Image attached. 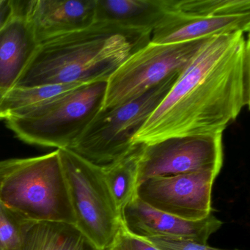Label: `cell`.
<instances>
[{
  "label": "cell",
  "instance_id": "10",
  "mask_svg": "<svg viewBox=\"0 0 250 250\" xmlns=\"http://www.w3.org/2000/svg\"><path fill=\"white\" fill-rule=\"evenodd\" d=\"M121 218L130 232L143 238L164 237L203 244L222 225L212 213L202 220H187L153 208L137 197L124 208Z\"/></svg>",
  "mask_w": 250,
  "mask_h": 250
},
{
  "label": "cell",
  "instance_id": "11",
  "mask_svg": "<svg viewBox=\"0 0 250 250\" xmlns=\"http://www.w3.org/2000/svg\"><path fill=\"white\" fill-rule=\"evenodd\" d=\"M21 5L39 44L96 21V0H32Z\"/></svg>",
  "mask_w": 250,
  "mask_h": 250
},
{
  "label": "cell",
  "instance_id": "20",
  "mask_svg": "<svg viewBox=\"0 0 250 250\" xmlns=\"http://www.w3.org/2000/svg\"><path fill=\"white\" fill-rule=\"evenodd\" d=\"M104 250H161L150 241L130 232L121 221L109 245Z\"/></svg>",
  "mask_w": 250,
  "mask_h": 250
},
{
  "label": "cell",
  "instance_id": "5",
  "mask_svg": "<svg viewBox=\"0 0 250 250\" xmlns=\"http://www.w3.org/2000/svg\"><path fill=\"white\" fill-rule=\"evenodd\" d=\"M106 82L80 86L25 116L5 120L17 138L27 144L70 148L100 110Z\"/></svg>",
  "mask_w": 250,
  "mask_h": 250
},
{
  "label": "cell",
  "instance_id": "14",
  "mask_svg": "<svg viewBox=\"0 0 250 250\" xmlns=\"http://www.w3.org/2000/svg\"><path fill=\"white\" fill-rule=\"evenodd\" d=\"M169 5V0H96V21L150 37Z\"/></svg>",
  "mask_w": 250,
  "mask_h": 250
},
{
  "label": "cell",
  "instance_id": "3",
  "mask_svg": "<svg viewBox=\"0 0 250 250\" xmlns=\"http://www.w3.org/2000/svg\"><path fill=\"white\" fill-rule=\"evenodd\" d=\"M0 201L28 220L75 225L58 150L0 161Z\"/></svg>",
  "mask_w": 250,
  "mask_h": 250
},
{
  "label": "cell",
  "instance_id": "4",
  "mask_svg": "<svg viewBox=\"0 0 250 250\" xmlns=\"http://www.w3.org/2000/svg\"><path fill=\"white\" fill-rule=\"evenodd\" d=\"M180 73L172 74L134 100L99 111L68 149L100 167L124 157L134 147L133 137L167 96Z\"/></svg>",
  "mask_w": 250,
  "mask_h": 250
},
{
  "label": "cell",
  "instance_id": "9",
  "mask_svg": "<svg viewBox=\"0 0 250 250\" xmlns=\"http://www.w3.org/2000/svg\"><path fill=\"white\" fill-rule=\"evenodd\" d=\"M217 174L199 172L154 177L140 184L137 197L147 206L187 220L211 213V192Z\"/></svg>",
  "mask_w": 250,
  "mask_h": 250
},
{
  "label": "cell",
  "instance_id": "7",
  "mask_svg": "<svg viewBox=\"0 0 250 250\" xmlns=\"http://www.w3.org/2000/svg\"><path fill=\"white\" fill-rule=\"evenodd\" d=\"M207 39L171 44L150 42L133 52L106 82L99 111L134 100L172 74L181 72Z\"/></svg>",
  "mask_w": 250,
  "mask_h": 250
},
{
  "label": "cell",
  "instance_id": "2",
  "mask_svg": "<svg viewBox=\"0 0 250 250\" xmlns=\"http://www.w3.org/2000/svg\"><path fill=\"white\" fill-rule=\"evenodd\" d=\"M150 38L106 21L40 43L16 87L107 82Z\"/></svg>",
  "mask_w": 250,
  "mask_h": 250
},
{
  "label": "cell",
  "instance_id": "12",
  "mask_svg": "<svg viewBox=\"0 0 250 250\" xmlns=\"http://www.w3.org/2000/svg\"><path fill=\"white\" fill-rule=\"evenodd\" d=\"M170 1L169 9L152 31L151 43L171 44L237 32H250V14L213 17L191 15L171 10Z\"/></svg>",
  "mask_w": 250,
  "mask_h": 250
},
{
  "label": "cell",
  "instance_id": "8",
  "mask_svg": "<svg viewBox=\"0 0 250 250\" xmlns=\"http://www.w3.org/2000/svg\"><path fill=\"white\" fill-rule=\"evenodd\" d=\"M223 158L222 134L173 137L142 145L137 187L154 177L208 171L219 175Z\"/></svg>",
  "mask_w": 250,
  "mask_h": 250
},
{
  "label": "cell",
  "instance_id": "6",
  "mask_svg": "<svg viewBox=\"0 0 250 250\" xmlns=\"http://www.w3.org/2000/svg\"><path fill=\"white\" fill-rule=\"evenodd\" d=\"M77 228L104 250L122 221L102 167L68 148L58 149Z\"/></svg>",
  "mask_w": 250,
  "mask_h": 250
},
{
  "label": "cell",
  "instance_id": "22",
  "mask_svg": "<svg viewBox=\"0 0 250 250\" xmlns=\"http://www.w3.org/2000/svg\"><path fill=\"white\" fill-rule=\"evenodd\" d=\"M12 13V1L11 0H0V27L8 20ZM0 120H4L0 114Z\"/></svg>",
  "mask_w": 250,
  "mask_h": 250
},
{
  "label": "cell",
  "instance_id": "13",
  "mask_svg": "<svg viewBox=\"0 0 250 250\" xmlns=\"http://www.w3.org/2000/svg\"><path fill=\"white\" fill-rule=\"evenodd\" d=\"M39 45L21 1H12V13L0 27V100L16 87Z\"/></svg>",
  "mask_w": 250,
  "mask_h": 250
},
{
  "label": "cell",
  "instance_id": "1",
  "mask_svg": "<svg viewBox=\"0 0 250 250\" xmlns=\"http://www.w3.org/2000/svg\"><path fill=\"white\" fill-rule=\"evenodd\" d=\"M250 102L249 33L209 38L133 137V145L223 134Z\"/></svg>",
  "mask_w": 250,
  "mask_h": 250
},
{
  "label": "cell",
  "instance_id": "16",
  "mask_svg": "<svg viewBox=\"0 0 250 250\" xmlns=\"http://www.w3.org/2000/svg\"><path fill=\"white\" fill-rule=\"evenodd\" d=\"M82 85L84 84H49L14 87L0 100V114L4 120L25 116Z\"/></svg>",
  "mask_w": 250,
  "mask_h": 250
},
{
  "label": "cell",
  "instance_id": "19",
  "mask_svg": "<svg viewBox=\"0 0 250 250\" xmlns=\"http://www.w3.org/2000/svg\"><path fill=\"white\" fill-rule=\"evenodd\" d=\"M28 219L0 201V250H20Z\"/></svg>",
  "mask_w": 250,
  "mask_h": 250
},
{
  "label": "cell",
  "instance_id": "21",
  "mask_svg": "<svg viewBox=\"0 0 250 250\" xmlns=\"http://www.w3.org/2000/svg\"><path fill=\"white\" fill-rule=\"evenodd\" d=\"M150 241L161 250H229L215 248L208 244H200L194 241L175 238H164V237H153L145 238Z\"/></svg>",
  "mask_w": 250,
  "mask_h": 250
},
{
  "label": "cell",
  "instance_id": "17",
  "mask_svg": "<svg viewBox=\"0 0 250 250\" xmlns=\"http://www.w3.org/2000/svg\"><path fill=\"white\" fill-rule=\"evenodd\" d=\"M142 145L134 147L124 157L102 167L105 181L120 213L137 197L139 162Z\"/></svg>",
  "mask_w": 250,
  "mask_h": 250
},
{
  "label": "cell",
  "instance_id": "18",
  "mask_svg": "<svg viewBox=\"0 0 250 250\" xmlns=\"http://www.w3.org/2000/svg\"><path fill=\"white\" fill-rule=\"evenodd\" d=\"M170 9L182 14L225 16L250 14V0H171Z\"/></svg>",
  "mask_w": 250,
  "mask_h": 250
},
{
  "label": "cell",
  "instance_id": "15",
  "mask_svg": "<svg viewBox=\"0 0 250 250\" xmlns=\"http://www.w3.org/2000/svg\"><path fill=\"white\" fill-rule=\"evenodd\" d=\"M20 250H98L74 224L27 220Z\"/></svg>",
  "mask_w": 250,
  "mask_h": 250
}]
</instances>
